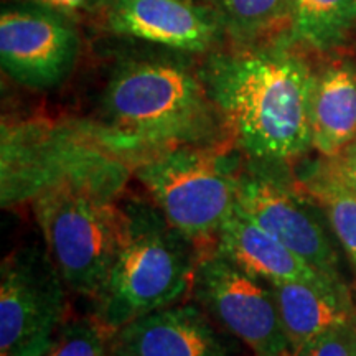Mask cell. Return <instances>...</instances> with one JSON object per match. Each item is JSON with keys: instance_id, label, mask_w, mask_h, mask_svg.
<instances>
[{"instance_id": "1", "label": "cell", "mask_w": 356, "mask_h": 356, "mask_svg": "<svg viewBox=\"0 0 356 356\" xmlns=\"http://www.w3.org/2000/svg\"><path fill=\"white\" fill-rule=\"evenodd\" d=\"M198 74L248 160L286 165L312 147L315 74L302 56L282 44H248L211 55Z\"/></svg>"}, {"instance_id": "2", "label": "cell", "mask_w": 356, "mask_h": 356, "mask_svg": "<svg viewBox=\"0 0 356 356\" xmlns=\"http://www.w3.org/2000/svg\"><path fill=\"white\" fill-rule=\"evenodd\" d=\"M92 127L102 144L132 167L175 147H220L228 137L200 74L172 60L119 65Z\"/></svg>"}, {"instance_id": "3", "label": "cell", "mask_w": 356, "mask_h": 356, "mask_svg": "<svg viewBox=\"0 0 356 356\" xmlns=\"http://www.w3.org/2000/svg\"><path fill=\"white\" fill-rule=\"evenodd\" d=\"M124 226L109 277L96 297L95 318L111 335L127 323L178 304L191 291L200 249L154 203H121Z\"/></svg>"}, {"instance_id": "4", "label": "cell", "mask_w": 356, "mask_h": 356, "mask_svg": "<svg viewBox=\"0 0 356 356\" xmlns=\"http://www.w3.org/2000/svg\"><path fill=\"white\" fill-rule=\"evenodd\" d=\"M134 167L101 142L92 124H2V207L25 203L61 184L121 195Z\"/></svg>"}, {"instance_id": "5", "label": "cell", "mask_w": 356, "mask_h": 356, "mask_svg": "<svg viewBox=\"0 0 356 356\" xmlns=\"http://www.w3.org/2000/svg\"><path fill=\"white\" fill-rule=\"evenodd\" d=\"M119 193L88 184H61L33 200L47 252L66 287L95 299L109 277L121 243Z\"/></svg>"}, {"instance_id": "6", "label": "cell", "mask_w": 356, "mask_h": 356, "mask_svg": "<svg viewBox=\"0 0 356 356\" xmlns=\"http://www.w3.org/2000/svg\"><path fill=\"white\" fill-rule=\"evenodd\" d=\"M239 167L220 147L181 145L144 159L134 175L173 228L202 252L216 243L238 204Z\"/></svg>"}, {"instance_id": "7", "label": "cell", "mask_w": 356, "mask_h": 356, "mask_svg": "<svg viewBox=\"0 0 356 356\" xmlns=\"http://www.w3.org/2000/svg\"><path fill=\"white\" fill-rule=\"evenodd\" d=\"M191 293L221 330L254 356H296L270 284L248 274L216 248L200 252Z\"/></svg>"}, {"instance_id": "8", "label": "cell", "mask_w": 356, "mask_h": 356, "mask_svg": "<svg viewBox=\"0 0 356 356\" xmlns=\"http://www.w3.org/2000/svg\"><path fill=\"white\" fill-rule=\"evenodd\" d=\"M66 284L48 252L24 248L0 270V356H43L65 327Z\"/></svg>"}, {"instance_id": "9", "label": "cell", "mask_w": 356, "mask_h": 356, "mask_svg": "<svg viewBox=\"0 0 356 356\" xmlns=\"http://www.w3.org/2000/svg\"><path fill=\"white\" fill-rule=\"evenodd\" d=\"M284 165L248 160L238 172V207L325 277L341 282L335 248L304 197L280 175Z\"/></svg>"}, {"instance_id": "10", "label": "cell", "mask_w": 356, "mask_h": 356, "mask_svg": "<svg viewBox=\"0 0 356 356\" xmlns=\"http://www.w3.org/2000/svg\"><path fill=\"white\" fill-rule=\"evenodd\" d=\"M79 56L73 19L50 8L13 2L0 12V63L20 86L44 91L70 76Z\"/></svg>"}, {"instance_id": "11", "label": "cell", "mask_w": 356, "mask_h": 356, "mask_svg": "<svg viewBox=\"0 0 356 356\" xmlns=\"http://www.w3.org/2000/svg\"><path fill=\"white\" fill-rule=\"evenodd\" d=\"M104 13L114 33L178 51H210L225 33L215 10L195 0H109Z\"/></svg>"}, {"instance_id": "12", "label": "cell", "mask_w": 356, "mask_h": 356, "mask_svg": "<svg viewBox=\"0 0 356 356\" xmlns=\"http://www.w3.org/2000/svg\"><path fill=\"white\" fill-rule=\"evenodd\" d=\"M215 320L195 304H173L127 323L113 346L127 356H231Z\"/></svg>"}, {"instance_id": "13", "label": "cell", "mask_w": 356, "mask_h": 356, "mask_svg": "<svg viewBox=\"0 0 356 356\" xmlns=\"http://www.w3.org/2000/svg\"><path fill=\"white\" fill-rule=\"evenodd\" d=\"M215 248L231 262L248 274L264 280L277 282H315L343 284L325 277L314 266L292 252L286 244L275 239L256 221H252L236 204L234 211L222 222Z\"/></svg>"}, {"instance_id": "14", "label": "cell", "mask_w": 356, "mask_h": 356, "mask_svg": "<svg viewBox=\"0 0 356 356\" xmlns=\"http://www.w3.org/2000/svg\"><path fill=\"white\" fill-rule=\"evenodd\" d=\"M286 335L293 351L338 325L356 320L343 284H270Z\"/></svg>"}, {"instance_id": "15", "label": "cell", "mask_w": 356, "mask_h": 356, "mask_svg": "<svg viewBox=\"0 0 356 356\" xmlns=\"http://www.w3.org/2000/svg\"><path fill=\"white\" fill-rule=\"evenodd\" d=\"M312 147L337 159L356 140V68L332 65L315 74L310 104Z\"/></svg>"}, {"instance_id": "16", "label": "cell", "mask_w": 356, "mask_h": 356, "mask_svg": "<svg viewBox=\"0 0 356 356\" xmlns=\"http://www.w3.org/2000/svg\"><path fill=\"white\" fill-rule=\"evenodd\" d=\"M293 38L315 50L341 44L356 25V0H291Z\"/></svg>"}, {"instance_id": "17", "label": "cell", "mask_w": 356, "mask_h": 356, "mask_svg": "<svg viewBox=\"0 0 356 356\" xmlns=\"http://www.w3.org/2000/svg\"><path fill=\"white\" fill-rule=\"evenodd\" d=\"M304 186L322 207L337 239L356 267V193L338 175L333 163L309 173Z\"/></svg>"}, {"instance_id": "18", "label": "cell", "mask_w": 356, "mask_h": 356, "mask_svg": "<svg viewBox=\"0 0 356 356\" xmlns=\"http://www.w3.org/2000/svg\"><path fill=\"white\" fill-rule=\"evenodd\" d=\"M225 32L243 47L254 44L291 20V0H207Z\"/></svg>"}, {"instance_id": "19", "label": "cell", "mask_w": 356, "mask_h": 356, "mask_svg": "<svg viewBox=\"0 0 356 356\" xmlns=\"http://www.w3.org/2000/svg\"><path fill=\"white\" fill-rule=\"evenodd\" d=\"M113 335L96 318L66 323L43 356H106Z\"/></svg>"}, {"instance_id": "20", "label": "cell", "mask_w": 356, "mask_h": 356, "mask_svg": "<svg viewBox=\"0 0 356 356\" xmlns=\"http://www.w3.org/2000/svg\"><path fill=\"white\" fill-rule=\"evenodd\" d=\"M296 356H356V320L312 338Z\"/></svg>"}, {"instance_id": "21", "label": "cell", "mask_w": 356, "mask_h": 356, "mask_svg": "<svg viewBox=\"0 0 356 356\" xmlns=\"http://www.w3.org/2000/svg\"><path fill=\"white\" fill-rule=\"evenodd\" d=\"M13 2L50 8V10L63 13V15L73 19V17L86 15V13L104 12L109 0H13Z\"/></svg>"}, {"instance_id": "22", "label": "cell", "mask_w": 356, "mask_h": 356, "mask_svg": "<svg viewBox=\"0 0 356 356\" xmlns=\"http://www.w3.org/2000/svg\"><path fill=\"white\" fill-rule=\"evenodd\" d=\"M333 165H335L338 175L343 178L345 184L356 193V163L341 159L338 162H333Z\"/></svg>"}, {"instance_id": "23", "label": "cell", "mask_w": 356, "mask_h": 356, "mask_svg": "<svg viewBox=\"0 0 356 356\" xmlns=\"http://www.w3.org/2000/svg\"><path fill=\"white\" fill-rule=\"evenodd\" d=\"M343 159L348 160V162L356 163V147H350L348 152H346V155H345Z\"/></svg>"}, {"instance_id": "24", "label": "cell", "mask_w": 356, "mask_h": 356, "mask_svg": "<svg viewBox=\"0 0 356 356\" xmlns=\"http://www.w3.org/2000/svg\"><path fill=\"white\" fill-rule=\"evenodd\" d=\"M106 356H127V355L122 353L121 350H118V348H115V346H113V343H111V348H109L108 355H106Z\"/></svg>"}, {"instance_id": "25", "label": "cell", "mask_w": 356, "mask_h": 356, "mask_svg": "<svg viewBox=\"0 0 356 356\" xmlns=\"http://www.w3.org/2000/svg\"><path fill=\"white\" fill-rule=\"evenodd\" d=\"M351 147H356V140H355V144H353V145H351Z\"/></svg>"}]
</instances>
